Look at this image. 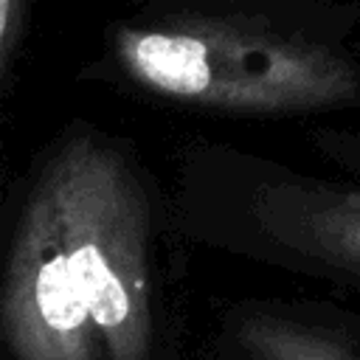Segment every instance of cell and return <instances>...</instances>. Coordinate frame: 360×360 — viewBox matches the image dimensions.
<instances>
[{"label":"cell","mask_w":360,"mask_h":360,"mask_svg":"<svg viewBox=\"0 0 360 360\" xmlns=\"http://www.w3.org/2000/svg\"><path fill=\"white\" fill-rule=\"evenodd\" d=\"M124 73L143 90L242 115H301L360 104V59L343 34L253 17L124 25Z\"/></svg>","instance_id":"6da1fadb"},{"label":"cell","mask_w":360,"mask_h":360,"mask_svg":"<svg viewBox=\"0 0 360 360\" xmlns=\"http://www.w3.org/2000/svg\"><path fill=\"white\" fill-rule=\"evenodd\" d=\"M73 284L110 360H149L146 200L127 163L98 141H70L42 172Z\"/></svg>","instance_id":"7a4b0ae2"},{"label":"cell","mask_w":360,"mask_h":360,"mask_svg":"<svg viewBox=\"0 0 360 360\" xmlns=\"http://www.w3.org/2000/svg\"><path fill=\"white\" fill-rule=\"evenodd\" d=\"M0 335L14 360H98V335L73 284L45 177L34 186L8 248Z\"/></svg>","instance_id":"3957f363"},{"label":"cell","mask_w":360,"mask_h":360,"mask_svg":"<svg viewBox=\"0 0 360 360\" xmlns=\"http://www.w3.org/2000/svg\"><path fill=\"white\" fill-rule=\"evenodd\" d=\"M248 219L259 242L287 264L360 290V188L276 174L253 186Z\"/></svg>","instance_id":"277c9868"},{"label":"cell","mask_w":360,"mask_h":360,"mask_svg":"<svg viewBox=\"0 0 360 360\" xmlns=\"http://www.w3.org/2000/svg\"><path fill=\"white\" fill-rule=\"evenodd\" d=\"M239 346L253 360H360V335L332 321L256 309L236 326Z\"/></svg>","instance_id":"5b68a950"},{"label":"cell","mask_w":360,"mask_h":360,"mask_svg":"<svg viewBox=\"0 0 360 360\" xmlns=\"http://www.w3.org/2000/svg\"><path fill=\"white\" fill-rule=\"evenodd\" d=\"M28 0H0V82L8 65V56L14 51V42L20 37V25L25 17Z\"/></svg>","instance_id":"8992f818"},{"label":"cell","mask_w":360,"mask_h":360,"mask_svg":"<svg viewBox=\"0 0 360 360\" xmlns=\"http://www.w3.org/2000/svg\"><path fill=\"white\" fill-rule=\"evenodd\" d=\"M349 14H352V20H354V22H360V0L349 6Z\"/></svg>","instance_id":"52a82bcc"}]
</instances>
